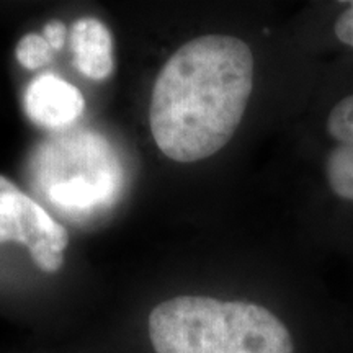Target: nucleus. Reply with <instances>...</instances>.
<instances>
[{"label":"nucleus","mask_w":353,"mask_h":353,"mask_svg":"<svg viewBox=\"0 0 353 353\" xmlns=\"http://www.w3.org/2000/svg\"><path fill=\"white\" fill-rule=\"evenodd\" d=\"M23 107L38 126L57 130L72 125L85 110V100L77 87L54 74H43L25 92Z\"/></svg>","instance_id":"nucleus-4"},{"label":"nucleus","mask_w":353,"mask_h":353,"mask_svg":"<svg viewBox=\"0 0 353 353\" xmlns=\"http://www.w3.org/2000/svg\"><path fill=\"white\" fill-rule=\"evenodd\" d=\"M335 34L341 39L343 44L353 48V2L348 3V7L342 12V15L339 17L335 21Z\"/></svg>","instance_id":"nucleus-11"},{"label":"nucleus","mask_w":353,"mask_h":353,"mask_svg":"<svg viewBox=\"0 0 353 353\" xmlns=\"http://www.w3.org/2000/svg\"><path fill=\"white\" fill-rule=\"evenodd\" d=\"M329 134L341 144H353V95L342 99L327 118Z\"/></svg>","instance_id":"nucleus-9"},{"label":"nucleus","mask_w":353,"mask_h":353,"mask_svg":"<svg viewBox=\"0 0 353 353\" xmlns=\"http://www.w3.org/2000/svg\"><path fill=\"white\" fill-rule=\"evenodd\" d=\"M74 64L79 72L92 81H105L114 69L113 38L107 25L100 20H77L70 30Z\"/></svg>","instance_id":"nucleus-5"},{"label":"nucleus","mask_w":353,"mask_h":353,"mask_svg":"<svg viewBox=\"0 0 353 353\" xmlns=\"http://www.w3.org/2000/svg\"><path fill=\"white\" fill-rule=\"evenodd\" d=\"M325 174L335 195L353 201V144H339L330 151Z\"/></svg>","instance_id":"nucleus-6"},{"label":"nucleus","mask_w":353,"mask_h":353,"mask_svg":"<svg viewBox=\"0 0 353 353\" xmlns=\"http://www.w3.org/2000/svg\"><path fill=\"white\" fill-rule=\"evenodd\" d=\"M43 239L57 252H64L69 232L43 206L0 175V244L15 242L28 249Z\"/></svg>","instance_id":"nucleus-3"},{"label":"nucleus","mask_w":353,"mask_h":353,"mask_svg":"<svg viewBox=\"0 0 353 353\" xmlns=\"http://www.w3.org/2000/svg\"><path fill=\"white\" fill-rule=\"evenodd\" d=\"M50 198L57 205L87 208L97 205L101 198V190L97 183L88 182L85 176L77 175L50 188Z\"/></svg>","instance_id":"nucleus-7"},{"label":"nucleus","mask_w":353,"mask_h":353,"mask_svg":"<svg viewBox=\"0 0 353 353\" xmlns=\"http://www.w3.org/2000/svg\"><path fill=\"white\" fill-rule=\"evenodd\" d=\"M145 353H294L288 325L247 299L175 293L148 307Z\"/></svg>","instance_id":"nucleus-2"},{"label":"nucleus","mask_w":353,"mask_h":353,"mask_svg":"<svg viewBox=\"0 0 353 353\" xmlns=\"http://www.w3.org/2000/svg\"><path fill=\"white\" fill-rule=\"evenodd\" d=\"M43 37L46 39L48 44L52 48V51L63 50L65 37H68V30H65V25L63 21L52 20L50 23L44 25L43 28Z\"/></svg>","instance_id":"nucleus-12"},{"label":"nucleus","mask_w":353,"mask_h":353,"mask_svg":"<svg viewBox=\"0 0 353 353\" xmlns=\"http://www.w3.org/2000/svg\"><path fill=\"white\" fill-rule=\"evenodd\" d=\"M30 257H32L33 263L37 265L38 270H41L46 275H54L63 268L64 265V255L63 252H57L51 247L48 241H38L33 245L28 247Z\"/></svg>","instance_id":"nucleus-10"},{"label":"nucleus","mask_w":353,"mask_h":353,"mask_svg":"<svg viewBox=\"0 0 353 353\" xmlns=\"http://www.w3.org/2000/svg\"><path fill=\"white\" fill-rule=\"evenodd\" d=\"M15 56L20 65H23L25 69L37 70L50 63L52 56H54V51H52V48L48 44L43 34L28 33L17 44Z\"/></svg>","instance_id":"nucleus-8"},{"label":"nucleus","mask_w":353,"mask_h":353,"mask_svg":"<svg viewBox=\"0 0 353 353\" xmlns=\"http://www.w3.org/2000/svg\"><path fill=\"white\" fill-rule=\"evenodd\" d=\"M254 87L249 44L205 34L179 48L154 83L152 138L165 157L198 162L226 145L239 128Z\"/></svg>","instance_id":"nucleus-1"}]
</instances>
